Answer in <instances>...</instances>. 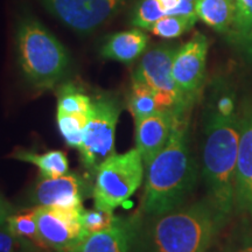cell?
<instances>
[{"label": "cell", "instance_id": "6da1fadb", "mask_svg": "<svg viewBox=\"0 0 252 252\" xmlns=\"http://www.w3.org/2000/svg\"><path fill=\"white\" fill-rule=\"evenodd\" d=\"M202 175L207 198L223 216L235 213V171L239 145V104L224 78L212 84L203 113Z\"/></svg>", "mask_w": 252, "mask_h": 252}, {"label": "cell", "instance_id": "7a4b0ae2", "mask_svg": "<svg viewBox=\"0 0 252 252\" xmlns=\"http://www.w3.org/2000/svg\"><path fill=\"white\" fill-rule=\"evenodd\" d=\"M228 219L208 198L135 220L137 252H208Z\"/></svg>", "mask_w": 252, "mask_h": 252}, {"label": "cell", "instance_id": "3957f363", "mask_svg": "<svg viewBox=\"0 0 252 252\" xmlns=\"http://www.w3.org/2000/svg\"><path fill=\"white\" fill-rule=\"evenodd\" d=\"M197 174L190 149L189 115L180 116L165 147L145 167L141 215H160L185 204L196 187Z\"/></svg>", "mask_w": 252, "mask_h": 252}, {"label": "cell", "instance_id": "277c9868", "mask_svg": "<svg viewBox=\"0 0 252 252\" xmlns=\"http://www.w3.org/2000/svg\"><path fill=\"white\" fill-rule=\"evenodd\" d=\"M18 63L33 89H54L67 76L70 56L67 49L35 18L26 17L17 30Z\"/></svg>", "mask_w": 252, "mask_h": 252}, {"label": "cell", "instance_id": "5b68a950", "mask_svg": "<svg viewBox=\"0 0 252 252\" xmlns=\"http://www.w3.org/2000/svg\"><path fill=\"white\" fill-rule=\"evenodd\" d=\"M144 175L145 165L137 149L110 157L94 173L91 190L94 208L113 213L138 190Z\"/></svg>", "mask_w": 252, "mask_h": 252}, {"label": "cell", "instance_id": "8992f818", "mask_svg": "<svg viewBox=\"0 0 252 252\" xmlns=\"http://www.w3.org/2000/svg\"><path fill=\"white\" fill-rule=\"evenodd\" d=\"M178 47L174 45L154 46L144 53L135 69L133 78L147 86L156 94L160 109L171 110L176 116L189 115L188 102L172 75L173 59Z\"/></svg>", "mask_w": 252, "mask_h": 252}, {"label": "cell", "instance_id": "52a82bcc", "mask_svg": "<svg viewBox=\"0 0 252 252\" xmlns=\"http://www.w3.org/2000/svg\"><path fill=\"white\" fill-rule=\"evenodd\" d=\"M119 116L121 106L111 97L93 98V109L80 149L82 163L91 174L94 175L97 168L116 154L115 135Z\"/></svg>", "mask_w": 252, "mask_h": 252}, {"label": "cell", "instance_id": "ba28073f", "mask_svg": "<svg viewBox=\"0 0 252 252\" xmlns=\"http://www.w3.org/2000/svg\"><path fill=\"white\" fill-rule=\"evenodd\" d=\"M45 7L78 34H89L124 8L127 0H42Z\"/></svg>", "mask_w": 252, "mask_h": 252}, {"label": "cell", "instance_id": "9c48e42d", "mask_svg": "<svg viewBox=\"0 0 252 252\" xmlns=\"http://www.w3.org/2000/svg\"><path fill=\"white\" fill-rule=\"evenodd\" d=\"M84 208H34L41 239L48 250L67 252L89 235L82 226L81 213Z\"/></svg>", "mask_w": 252, "mask_h": 252}, {"label": "cell", "instance_id": "30bf717a", "mask_svg": "<svg viewBox=\"0 0 252 252\" xmlns=\"http://www.w3.org/2000/svg\"><path fill=\"white\" fill-rule=\"evenodd\" d=\"M208 49L207 37L196 33L185 45L178 47L173 59V78L191 105L200 96L206 80Z\"/></svg>", "mask_w": 252, "mask_h": 252}, {"label": "cell", "instance_id": "8fae6325", "mask_svg": "<svg viewBox=\"0 0 252 252\" xmlns=\"http://www.w3.org/2000/svg\"><path fill=\"white\" fill-rule=\"evenodd\" d=\"M235 213L252 220V96L239 103V145L235 171Z\"/></svg>", "mask_w": 252, "mask_h": 252}, {"label": "cell", "instance_id": "7c38bea8", "mask_svg": "<svg viewBox=\"0 0 252 252\" xmlns=\"http://www.w3.org/2000/svg\"><path fill=\"white\" fill-rule=\"evenodd\" d=\"M87 188L83 179L75 173L59 178L42 176L32 189L31 200L42 207L83 208Z\"/></svg>", "mask_w": 252, "mask_h": 252}, {"label": "cell", "instance_id": "4fadbf2b", "mask_svg": "<svg viewBox=\"0 0 252 252\" xmlns=\"http://www.w3.org/2000/svg\"><path fill=\"white\" fill-rule=\"evenodd\" d=\"M176 116L171 110H158L153 115L135 123V149L146 167L161 151L171 137Z\"/></svg>", "mask_w": 252, "mask_h": 252}, {"label": "cell", "instance_id": "5bb4252c", "mask_svg": "<svg viewBox=\"0 0 252 252\" xmlns=\"http://www.w3.org/2000/svg\"><path fill=\"white\" fill-rule=\"evenodd\" d=\"M135 220L119 219L112 228L87 235L67 252H131L133 249Z\"/></svg>", "mask_w": 252, "mask_h": 252}, {"label": "cell", "instance_id": "9a60e30c", "mask_svg": "<svg viewBox=\"0 0 252 252\" xmlns=\"http://www.w3.org/2000/svg\"><path fill=\"white\" fill-rule=\"evenodd\" d=\"M197 0H137L131 12V25L147 31L166 15L197 17Z\"/></svg>", "mask_w": 252, "mask_h": 252}, {"label": "cell", "instance_id": "2e32d148", "mask_svg": "<svg viewBox=\"0 0 252 252\" xmlns=\"http://www.w3.org/2000/svg\"><path fill=\"white\" fill-rule=\"evenodd\" d=\"M147 45L149 36L144 30L134 27L110 35L100 48V55L104 59L130 63L143 56Z\"/></svg>", "mask_w": 252, "mask_h": 252}, {"label": "cell", "instance_id": "e0dca14e", "mask_svg": "<svg viewBox=\"0 0 252 252\" xmlns=\"http://www.w3.org/2000/svg\"><path fill=\"white\" fill-rule=\"evenodd\" d=\"M235 0H197L196 15L207 26L226 36L235 20Z\"/></svg>", "mask_w": 252, "mask_h": 252}, {"label": "cell", "instance_id": "ac0fdd59", "mask_svg": "<svg viewBox=\"0 0 252 252\" xmlns=\"http://www.w3.org/2000/svg\"><path fill=\"white\" fill-rule=\"evenodd\" d=\"M19 161L28 162L39 168L45 178H59L69 173L68 158L64 152L59 150L47 151L43 153H34L27 150H17L8 156Z\"/></svg>", "mask_w": 252, "mask_h": 252}, {"label": "cell", "instance_id": "d6986e66", "mask_svg": "<svg viewBox=\"0 0 252 252\" xmlns=\"http://www.w3.org/2000/svg\"><path fill=\"white\" fill-rule=\"evenodd\" d=\"M5 228L15 237L32 244L37 250L48 251L39 234L34 208L12 214L6 222Z\"/></svg>", "mask_w": 252, "mask_h": 252}, {"label": "cell", "instance_id": "ffe728a7", "mask_svg": "<svg viewBox=\"0 0 252 252\" xmlns=\"http://www.w3.org/2000/svg\"><path fill=\"white\" fill-rule=\"evenodd\" d=\"M127 108L130 110L134 123L140 122L141 119L153 115L158 110H161L158 103L156 94L145 86L141 82L132 78L131 91L128 94Z\"/></svg>", "mask_w": 252, "mask_h": 252}, {"label": "cell", "instance_id": "44dd1931", "mask_svg": "<svg viewBox=\"0 0 252 252\" xmlns=\"http://www.w3.org/2000/svg\"><path fill=\"white\" fill-rule=\"evenodd\" d=\"M89 117L90 116L78 115V113L56 112V122H58L60 133L69 147L81 149Z\"/></svg>", "mask_w": 252, "mask_h": 252}, {"label": "cell", "instance_id": "7402d4cb", "mask_svg": "<svg viewBox=\"0 0 252 252\" xmlns=\"http://www.w3.org/2000/svg\"><path fill=\"white\" fill-rule=\"evenodd\" d=\"M93 98L72 83L60 87L58 93V111L90 116Z\"/></svg>", "mask_w": 252, "mask_h": 252}, {"label": "cell", "instance_id": "603a6c76", "mask_svg": "<svg viewBox=\"0 0 252 252\" xmlns=\"http://www.w3.org/2000/svg\"><path fill=\"white\" fill-rule=\"evenodd\" d=\"M197 20V17L166 15L156 21L147 31L162 39H175L190 31Z\"/></svg>", "mask_w": 252, "mask_h": 252}, {"label": "cell", "instance_id": "cb8c5ba5", "mask_svg": "<svg viewBox=\"0 0 252 252\" xmlns=\"http://www.w3.org/2000/svg\"><path fill=\"white\" fill-rule=\"evenodd\" d=\"M235 20L226 40L237 47L252 26V0H235Z\"/></svg>", "mask_w": 252, "mask_h": 252}, {"label": "cell", "instance_id": "d4e9b609", "mask_svg": "<svg viewBox=\"0 0 252 252\" xmlns=\"http://www.w3.org/2000/svg\"><path fill=\"white\" fill-rule=\"evenodd\" d=\"M119 220L117 216L113 215V213L105 212L94 208L91 210L83 209L81 213V223L84 230L88 234L94 232L104 231L112 228Z\"/></svg>", "mask_w": 252, "mask_h": 252}, {"label": "cell", "instance_id": "484cf974", "mask_svg": "<svg viewBox=\"0 0 252 252\" xmlns=\"http://www.w3.org/2000/svg\"><path fill=\"white\" fill-rule=\"evenodd\" d=\"M222 252H252V220L243 219Z\"/></svg>", "mask_w": 252, "mask_h": 252}, {"label": "cell", "instance_id": "4316f807", "mask_svg": "<svg viewBox=\"0 0 252 252\" xmlns=\"http://www.w3.org/2000/svg\"><path fill=\"white\" fill-rule=\"evenodd\" d=\"M33 245L15 237L5 226H0V252H35Z\"/></svg>", "mask_w": 252, "mask_h": 252}, {"label": "cell", "instance_id": "83f0119b", "mask_svg": "<svg viewBox=\"0 0 252 252\" xmlns=\"http://www.w3.org/2000/svg\"><path fill=\"white\" fill-rule=\"evenodd\" d=\"M236 48L238 49L243 61L247 63L249 67H252V26L249 30L247 35L244 36V39L238 43Z\"/></svg>", "mask_w": 252, "mask_h": 252}, {"label": "cell", "instance_id": "f1b7e54d", "mask_svg": "<svg viewBox=\"0 0 252 252\" xmlns=\"http://www.w3.org/2000/svg\"><path fill=\"white\" fill-rule=\"evenodd\" d=\"M15 212V208L0 193V226H5L8 217Z\"/></svg>", "mask_w": 252, "mask_h": 252}]
</instances>
